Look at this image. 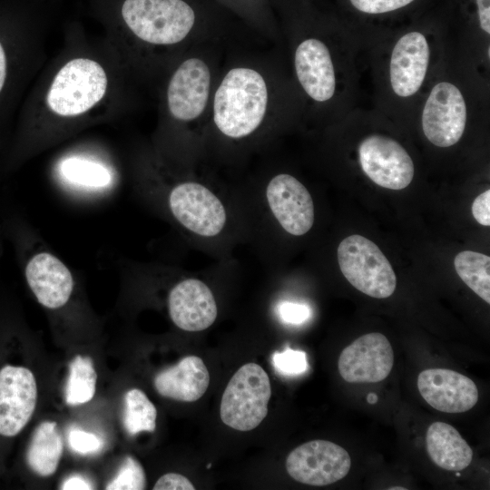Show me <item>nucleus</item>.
I'll return each instance as SVG.
<instances>
[{
    "label": "nucleus",
    "instance_id": "c756f323",
    "mask_svg": "<svg viewBox=\"0 0 490 490\" xmlns=\"http://www.w3.org/2000/svg\"><path fill=\"white\" fill-rule=\"evenodd\" d=\"M278 313L283 322L292 325L302 324L311 316L308 305L291 301L281 302L279 305Z\"/></svg>",
    "mask_w": 490,
    "mask_h": 490
},
{
    "label": "nucleus",
    "instance_id": "a878e982",
    "mask_svg": "<svg viewBox=\"0 0 490 490\" xmlns=\"http://www.w3.org/2000/svg\"><path fill=\"white\" fill-rule=\"evenodd\" d=\"M146 477L142 465L133 457L126 456L115 476L107 484V490L145 489Z\"/></svg>",
    "mask_w": 490,
    "mask_h": 490
},
{
    "label": "nucleus",
    "instance_id": "2eb2a0df",
    "mask_svg": "<svg viewBox=\"0 0 490 490\" xmlns=\"http://www.w3.org/2000/svg\"><path fill=\"white\" fill-rule=\"evenodd\" d=\"M37 386L32 371L6 365L0 369V435L15 436L27 425L35 409Z\"/></svg>",
    "mask_w": 490,
    "mask_h": 490
},
{
    "label": "nucleus",
    "instance_id": "dca6fc26",
    "mask_svg": "<svg viewBox=\"0 0 490 490\" xmlns=\"http://www.w3.org/2000/svg\"><path fill=\"white\" fill-rule=\"evenodd\" d=\"M167 307L172 321L189 332L208 328L218 314L212 291L202 280L194 278L179 280L171 288Z\"/></svg>",
    "mask_w": 490,
    "mask_h": 490
},
{
    "label": "nucleus",
    "instance_id": "9b49d317",
    "mask_svg": "<svg viewBox=\"0 0 490 490\" xmlns=\"http://www.w3.org/2000/svg\"><path fill=\"white\" fill-rule=\"evenodd\" d=\"M358 160L364 173L376 184L390 190L407 187L414 177V163L396 140L373 134L358 146Z\"/></svg>",
    "mask_w": 490,
    "mask_h": 490
},
{
    "label": "nucleus",
    "instance_id": "bb28decb",
    "mask_svg": "<svg viewBox=\"0 0 490 490\" xmlns=\"http://www.w3.org/2000/svg\"><path fill=\"white\" fill-rule=\"evenodd\" d=\"M272 364L278 373L287 377L301 375L309 368L306 353L290 348H287L283 352H275Z\"/></svg>",
    "mask_w": 490,
    "mask_h": 490
},
{
    "label": "nucleus",
    "instance_id": "c9c22d12",
    "mask_svg": "<svg viewBox=\"0 0 490 490\" xmlns=\"http://www.w3.org/2000/svg\"><path fill=\"white\" fill-rule=\"evenodd\" d=\"M390 490H394V489H406L405 487H390L389 488Z\"/></svg>",
    "mask_w": 490,
    "mask_h": 490
},
{
    "label": "nucleus",
    "instance_id": "f03ea898",
    "mask_svg": "<svg viewBox=\"0 0 490 490\" xmlns=\"http://www.w3.org/2000/svg\"><path fill=\"white\" fill-rule=\"evenodd\" d=\"M50 15L37 0H0V158L23 101L49 59Z\"/></svg>",
    "mask_w": 490,
    "mask_h": 490
},
{
    "label": "nucleus",
    "instance_id": "f8f14e48",
    "mask_svg": "<svg viewBox=\"0 0 490 490\" xmlns=\"http://www.w3.org/2000/svg\"><path fill=\"white\" fill-rule=\"evenodd\" d=\"M211 74L201 59L184 60L170 75L164 102L170 118L175 122H190L204 111L210 93Z\"/></svg>",
    "mask_w": 490,
    "mask_h": 490
},
{
    "label": "nucleus",
    "instance_id": "ddd939ff",
    "mask_svg": "<svg viewBox=\"0 0 490 490\" xmlns=\"http://www.w3.org/2000/svg\"><path fill=\"white\" fill-rule=\"evenodd\" d=\"M268 209L288 233L306 234L314 223V204L308 189L288 173L275 175L265 189Z\"/></svg>",
    "mask_w": 490,
    "mask_h": 490
},
{
    "label": "nucleus",
    "instance_id": "a211bd4d",
    "mask_svg": "<svg viewBox=\"0 0 490 490\" xmlns=\"http://www.w3.org/2000/svg\"><path fill=\"white\" fill-rule=\"evenodd\" d=\"M429 46L420 32H409L396 43L390 57L389 75L394 93L409 97L421 87L428 67Z\"/></svg>",
    "mask_w": 490,
    "mask_h": 490
},
{
    "label": "nucleus",
    "instance_id": "72a5a7b5",
    "mask_svg": "<svg viewBox=\"0 0 490 490\" xmlns=\"http://www.w3.org/2000/svg\"><path fill=\"white\" fill-rule=\"evenodd\" d=\"M93 488L87 479L76 475L65 479L61 485L63 490H90Z\"/></svg>",
    "mask_w": 490,
    "mask_h": 490
},
{
    "label": "nucleus",
    "instance_id": "6e6552de",
    "mask_svg": "<svg viewBox=\"0 0 490 490\" xmlns=\"http://www.w3.org/2000/svg\"><path fill=\"white\" fill-rule=\"evenodd\" d=\"M339 269L358 290L377 299L391 296L397 287L393 268L379 248L370 240L351 235L338 247Z\"/></svg>",
    "mask_w": 490,
    "mask_h": 490
},
{
    "label": "nucleus",
    "instance_id": "f257e3e1",
    "mask_svg": "<svg viewBox=\"0 0 490 490\" xmlns=\"http://www.w3.org/2000/svg\"><path fill=\"white\" fill-rule=\"evenodd\" d=\"M132 73L103 34L67 22L63 43L44 65L19 109L0 158L3 180L40 154L122 113Z\"/></svg>",
    "mask_w": 490,
    "mask_h": 490
},
{
    "label": "nucleus",
    "instance_id": "9d476101",
    "mask_svg": "<svg viewBox=\"0 0 490 490\" xmlns=\"http://www.w3.org/2000/svg\"><path fill=\"white\" fill-rule=\"evenodd\" d=\"M466 123V106L460 90L441 82L431 90L422 113V129L437 147H449L462 137Z\"/></svg>",
    "mask_w": 490,
    "mask_h": 490
},
{
    "label": "nucleus",
    "instance_id": "2f4dec72",
    "mask_svg": "<svg viewBox=\"0 0 490 490\" xmlns=\"http://www.w3.org/2000/svg\"><path fill=\"white\" fill-rule=\"evenodd\" d=\"M472 214L475 220L484 226L490 225V190L479 194L472 204Z\"/></svg>",
    "mask_w": 490,
    "mask_h": 490
},
{
    "label": "nucleus",
    "instance_id": "1a4fd4ad",
    "mask_svg": "<svg viewBox=\"0 0 490 490\" xmlns=\"http://www.w3.org/2000/svg\"><path fill=\"white\" fill-rule=\"evenodd\" d=\"M351 459L346 449L327 440H312L292 450L286 459L289 475L302 484L322 486L344 478Z\"/></svg>",
    "mask_w": 490,
    "mask_h": 490
},
{
    "label": "nucleus",
    "instance_id": "f704fd0d",
    "mask_svg": "<svg viewBox=\"0 0 490 490\" xmlns=\"http://www.w3.org/2000/svg\"><path fill=\"white\" fill-rule=\"evenodd\" d=\"M367 400L370 404H375L377 401V396L374 393H370L368 395Z\"/></svg>",
    "mask_w": 490,
    "mask_h": 490
},
{
    "label": "nucleus",
    "instance_id": "7ed1b4c3",
    "mask_svg": "<svg viewBox=\"0 0 490 490\" xmlns=\"http://www.w3.org/2000/svg\"><path fill=\"white\" fill-rule=\"evenodd\" d=\"M89 7L125 64L131 56L127 66L137 50L180 44L195 22L184 0H89Z\"/></svg>",
    "mask_w": 490,
    "mask_h": 490
},
{
    "label": "nucleus",
    "instance_id": "f3484780",
    "mask_svg": "<svg viewBox=\"0 0 490 490\" xmlns=\"http://www.w3.org/2000/svg\"><path fill=\"white\" fill-rule=\"evenodd\" d=\"M422 397L435 409L445 413H462L478 400L475 382L465 375L446 368H429L417 377Z\"/></svg>",
    "mask_w": 490,
    "mask_h": 490
},
{
    "label": "nucleus",
    "instance_id": "aec40b11",
    "mask_svg": "<svg viewBox=\"0 0 490 490\" xmlns=\"http://www.w3.org/2000/svg\"><path fill=\"white\" fill-rule=\"evenodd\" d=\"M153 383L156 391L164 397L193 402L206 392L210 384V374L201 358L187 356L176 365L159 372Z\"/></svg>",
    "mask_w": 490,
    "mask_h": 490
},
{
    "label": "nucleus",
    "instance_id": "423d86ee",
    "mask_svg": "<svg viewBox=\"0 0 490 490\" xmlns=\"http://www.w3.org/2000/svg\"><path fill=\"white\" fill-rule=\"evenodd\" d=\"M267 104L268 89L262 75L251 68H233L215 93L213 121L226 137L241 139L260 125Z\"/></svg>",
    "mask_w": 490,
    "mask_h": 490
},
{
    "label": "nucleus",
    "instance_id": "7c9ffc66",
    "mask_svg": "<svg viewBox=\"0 0 490 490\" xmlns=\"http://www.w3.org/2000/svg\"><path fill=\"white\" fill-rule=\"evenodd\" d=\"M154 490H193L191 482L184 475L168 473L162 475L153 486Z\"/></svg>",
    "mask_w": 490,
    "mask_h": 490
},
{
    "label": "nucleus",
    "instance_id": "412c9836",
    "mask_svg": "<svg viewBox=\"0 0 490 490\" xmlns=\"http://www.w3.org/2000/svg\"><path fill=\"white\" fill-rule=\"evenodd\" d=\"M426 442L431 460L443 469L458 472L472 462L471 447L458 431L447 423H432L427 428Z\"/></svg>",
    "mask_w": 490,
    "mask_h": 490
},
{
    "label": "nucleus",
    "instance_id": "4be33fe9",
    "mask_svg": "<svg viewBox=\"0 0 490 490\" xmlns=\"http://www.w3.org/2000/svg\"><path fill=\"white\" fill-rule=\"evenodd\" d=\"M63 438L55 422L44 421L34 430L26 453L28 466L38 475H53L63 455Z\"/></svg>",
    "mask_w": 490,
    "mask_h": 490
},
{
    "label": "nucleus",
    "instance_id": "4468645a",
    "mask_svg": "<svg viewBox=\"0 0 490 490\" xmlns=\"http://www.w3.org/2000/svg\"><path fill=\"white\" fill-rule=\"evenodd\" d=\"M394 353L381 333L365 334L345 348L338 358L341 377L349 383H377L390 373Z\"/></svg>",
    "mask_w": 490,
    "mask_h": 490
},
{
    "label": "nucleus",
    "instance_id": "e433bc0d",
    "mask_svg": "<svg viewBox=\"0 0 490 490\" xmlns=\"http://www.w3.org/2000/svg\"><path fill=\"white\" fill-rule=\"evenodd\" d=\"M37 1L46 3L47 1H50V0H37Z\"/></svg>",
    "mask_w": 490,
    "mask_h": 490
},
{
    "label": "nucleus",
    "instance_id": "473e14b6",
    "mask_svg": "<svg viewBox=\"0 0 490 490\" xmlns=\"http://www.w3.org/2000/svg\"><path fill=\"white\" fill-rule=\"evenodd\" d=\"M478 21L481 29L490 34V0H475Z\"/></svg>",
    "mask_w": 490,
    "mask_h": 490
},
{
    "label": "nucleus",
    "instance_id": "0eeeda50",
    "mask_svg": "<svg viewBox=\"0 0 490 490\" xmlns=\"http://www.w3.org/2000/svg\"><path fill=\"white\" fill-rule=\"evenodd\" d=\"M271 387L268 374L256 363L241 366L230 379L221 397L220 415L239 431L256 428L268 414Z\"/></svg>",
    "mask_w": 490,
    "mask_h": 490
},
{
    "label": "nucleus",
    "instance_id": "20e7f679",
    "mask_svg": "<svg viewBox=\"0 0 490 490\" xmlns=\"http://www.w3.org/2000/svg\"><path fill=\"white\" fill-rule=\"evenodd\" d=\"M49 177L67 200L96 203L118 190L122 172L114 152L95 139H80L60 150L49 165Z\"/></svg>",
    "mask_w": 490,
    "mask_h": 490
},
{
    "label": "nucleus",
    "instance_id": "cd10ccee",
    "mask_svg": "<svg viewBox=\"0 0 490 490\" xmlns=\"http://www.w3.org/2000/svg\"><path fill=\"white\" fill-rule=\"evenodd\" d=\"M68 444L73 451L80 455L95 454L103 446V441L98 436L79 428L70 430Z\"/></svg>",
    "mask_w": 490,
    "mask_h": 490
},
{
    "label": "nucleus",
    "instance_id": "6ab92c4d",
    "mask_svg": "<svg viewBox=\"0 0 490 490\" xmlns=\"http://www.w3.org/2000/svg\"><path fill=\"white\" fill-rule=\"evenodd\" d=\"M295 71L305 93L317 102L331 99L336 89L335 71L327 45L318 39L302 41L295 52Z\"/></svg>",
    "mask_w": 490,
    "mask_h": 490
},
{
    "label": "nucleus",
    "instance_id": "b1692460",
    "mask_svg": "<svg viewBox=\"0 0 490 490\" xmlns=\"http://www.w3.org/2000/svg\"><path fill=\"white\" fill-rule=\"evenodd\" d=\"M97 374L89 357L76 356L69 365L65 401L69 406L89 402L95 394Z\"/></svg>",
    "mask_w": 490,
    "mask_h": 490
},
{
    "label": "nucleus",
    "instance_id": "393cba45",
    "mask_svg": "<svg viewBox=\"0 0 490 490\" xmlns=\"http://www.w3.org/2000/svg\"><path fill=\"white\" fill-rule=\"evenodd\" d=\"M156 418L157 409L143 391L132 388L125 393L122 423L130 436L153 432Z\"/></svg>",
    "mask_w": 490,
    "mask_h": 490
},
{
    "label": "nucleus",
    "instance_id": "c85d7f7f",
    "mask_svg": "<svg viewBox=\"0 0 490 490\" xmlns=\"http://www.w3.org/2000/svg\"><path fill=\"white\" fill-rule=\"evenodd\" d=\"M414 0H350L358 11L377 15L395 11L411 4Z\"/></svg>",
    "mask_w": 490,
    "mask_h": 490
},
{
    "label": "nucleus",
    "instance_id": "39448f33",
    "mask_svg": "<svg viewBox=\"0 0 490 490\" xmlns=\"http://www.w3.org/2000/svg\"><path fill=\"white\" fill-rule=\"evenodd\" d=\"M141 193L181 229L201 238L219 236L228 222L222 200L206 185L141 171Z\"/></svg>",
    "mask_w": 490,
    "mask_h": 490
},
{
    "label": "nucleus",
    "instance_id": "5701e85b",
    "mask_svg": "<svg viewBox=\"0 0 490 490\" xmlns=\"http://www.w3.org/2000/svg\"><path fill=\"white\" fill-rule=\"evenodd\" d=\"M454 265L460 279L486 303H490V257L476 251L459 252Z\"/></svg>",
    "mask_w": 490,
    "mask_h": 490
}]
</instances>
